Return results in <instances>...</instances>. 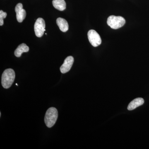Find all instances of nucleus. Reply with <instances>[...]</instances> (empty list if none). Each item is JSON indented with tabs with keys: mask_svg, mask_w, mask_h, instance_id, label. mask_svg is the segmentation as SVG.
<instances>
[{
	"mask_svg": "<svg viewBox=\"0 0 149 149\" xmlns=\"http://www.w3.org/2000/svg\"><path fill=\"white\" fill-rule=\"evenodd\" d=\"M125 19L121 16H110L107 19V23L112 29H116L122 27L125 24Z\"/></svg>",
	"mask_w": 149,
	"mask_h": 149,
	"instance_id": "3",
	"label": "nucleus"
},
{
	"mask_svg": "<svg viewBox=\"0 0 149 149\" xmlns=\"http://www.w3.org/2000/svg\"><path fill=\"white\" fill-rule=\"evenodd\" d=\"M144 103L143 99L142 98H137L130 102L127 109L129 111L133 110L138 107L142 105Z\"/></svg>",
	"mask_w": 149,
	"mask_h": 149,
	"instance_id": "8",
	"label": "nucleus"
},
{
	"mask_svg": "<svg viewBox=\"0 0 149 149\" xmlns=\"http://www.w3.org/2000/svg\"><path fill=\"white\" fill-rule=\"evenodd\" d=\"M56 23L62 32H66L68 30L69 25L67 21L61 17L57 19Z\"/></svg>",
	"mask_w": 149,
	"mask_h": 149,
	"instance_id": "9",
	"label": "nucleus"
},
{
	"mask_svg": "<svg viewBox=\"0 0 149 149\" xmlns=\"http://www.w3.org/2000/svg\"><path fill=\"white\" fill-rule=\"evenodd\" d=\"M34 29L37 37H41L44 34L45 30V22L42 18H38L35 22Z\"/></svg>",
	"mask_w": 149,
	"mask_h": 149,
	"instance_id": "5",
	"label": "nucleus"
},
{
	"mask_svg": "<svg viewBox=\"0 0 149 149\" xmlns=\"http://www.w3.org/2000/svg\"><path fill=\"white\" fill-rule=\"evenodd\" d=\"M29 51V47L26 44L22 43L19 45L15 49L14 52L15 55L17 57H19L23 52H27Z\"/></svg>",
	"mask_w": 149,
	"mask_h": 149,
	"instance_id": "10",
	"label": "nucleus"
},
{
	"mask_svg": "<svg viewBox=\"0 0 149 149\" xmlns=\"http://www.w3.org/2000/svg\"><path fill=\"white\" fill-rule=\"evenodd\" d=\"M15 77V72L13 69L8 68L5 70L1 77V84L3 88L8 89L10 88L13 84Z\"/></svg>",
	"mask_w": 149,
	"mask_h": 149,
	"instance_id": "1",
	"label": "nucleus"
},
{
	"mask_svg": "<svg viewBox=\"0 0 149 149\" xmlns=\"http://www.w3.org/2000/svg\"><path fill=\"white\" fill-rule=\"evenodd\" d=\"M7 13L6 12H4L3 10L0 11V25L2 26L3 24V19H5L6 17Z\"/></svg>",
	"mask_w": 149,
	"mask_h": 149,
	"instance_id": "12",
	"label": "nucleus"
},
{
	"mask_svg": "<svg viewBox=\"0 0 149 149\" xmlns=\"http://www.w3.org/2000/svg\"><path fill=\"white\" fill-rule=\"evenodd\" d=\"M58 117L57 109L54 107L49 108L46 112L45 122L48 128H52L55 124Z\"/></svg>",
	"mask_w": 149,
	"mask_h": 149,
	"instance_id": "2",
	"label": "nucleus"
},
{
	"mask_svg": "<svg viewBox=\"0 0 149 149\" xmlns=\"http://www.w3.org/2000/svg\"><path fill=\"white\" fill-rule=\"evenodd\" d=\"M74 62V58L72 56L67 57L64 60V63L60 67L61 73H65L71 69Z\"/></svg>",
	"mask_w": 149,
	"mask_h": 149,
	"instance_id": "6",
	"label": "nucleus"
},
{
	"mask_svg": "<svg viewBox=\"0 0 149 149\" xmlns=\"http://www.w3.org/2000/svg\"><path fill=\"white\" fill-rule=\"evenodd\" d=\"M16 85H17V86H18V85H17V83L16 84Z\"/></svg>",
	"mask_w": 149,
	"mask_h": 149,
	"instance_id": "13",
	"label": "nucleus"
},
{
	"mask_svg": "<svg viewBox=\"0 0 149 149\" xmlns=\"http://www.w3.org/2000/svg\"><path fill=\"white\" fill-rule=\"evenodd\" d=\"M16 13V18L19 22H22L26 16V11L23 9V6L21 3H19L15 8Z\"/></svg>",
	"mask_w": 149,
	"mask_h": 149,
	"instance_id": "7",
	"label": "nucleus"
},
{
	"mask_svg": "<svg viewBox=\"0 0 149 149\" xmlns=\"http://www.w3.org/2000/svg\"><path fill=\"white\" fill-rule=\"evenodd\" d=\"M53 5L54 7L60 11H63L66 8V3L64 0H53Z\"/></svg>",
	"mask_w": 149,
	"mask_h": 149,
	"instance_id": "11",
	"label": "nucleus"
},
{
	"mask_svg": "<svg viewBox=\"0 0 149 149\" xmlns=\"http://www.w3.org/2000/svg\"><path fill=\"white\" fill-rule=\"evenodd\" d=\"M88 40L92 45L97 47L101 45L102 40L100 36L95 30L91 29L88 32Z\"/></svg>",
	"mask_w": 149,
	"mask_h": 149,
	"instance_id": "4",
	"label": "nucleus"
}]
</instances>
